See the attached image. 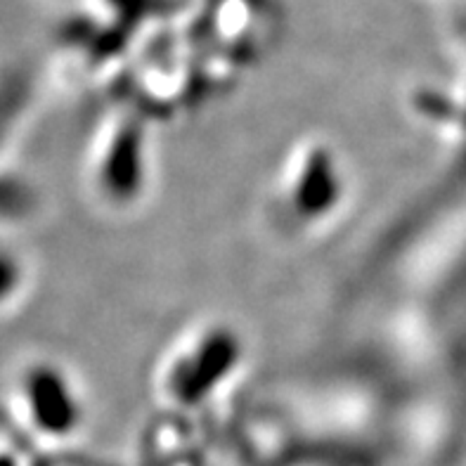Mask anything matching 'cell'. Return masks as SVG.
<instances>
[{
	"label": "cell",
	"mask_w": 466,
	"mask_h": 466,
	"mask_svg": "<svg viewBox=\"0 0 466 466\" xmlns=\"http://www.w3.org/2000/svg\"><path fill=\"white\" fill-rule=\"evenodd\" d=\"M0 466H19L17 460L12 455H5V452H0Z\"/></svg>",
	"instance_id": "obj_5"
},
{
	"label": "cell",
	"mask_w": 466,
	"mask_h": 466,
	"mask_svg": "<svg viewBox=\"0 0 466 466\" xmlns=\"http://www.w3.org/2000/svg\"><path fill=\"white\" fill-rule=\"evenodd\" d=\"M237 341L225 329H204L189 339L166 370V390L176 398L199 400L208 396L237 362Z\"/></svg>",
	"instance_id": "obj_1"
},
{
	"label": "cell",
	"mask_w": 466,
	"mask_h": 466,
	"mask_svg": "<svg viewBox=\"0 0 466 466\" xmlns=\"http://www.w3.org/2000/svg\"><path fill=\"white\" fill-rule=\"evenodd\" d=\"M282 185L287 208L299 218L315 220L327 216L341 195V177L334 154L325 147L303 149L291 159Z\"/></svg>",
	"instance_id": "obj_2"
},
{
	"label": "cell",
	"mask_w": 466,
	"mask_h": 466,
	"mask_svg": "<svg viewBox=\"0 0 466 466\" xmlns=\"http://www.w3.org/2000/svg\"><path fill=\"white\" fill-rule=\"evenodd\" d=\"M15 282H17V266H15V260L0 254V296H5L7 291H12Z\"/></svg>",
	"instance_id": "obj_4"
},
{
	"label": "cell",
	"mask_w": 466,
	"mask_h": 466,
	"mask_svg": "<svg viewBox=\"0 0 466 466\" xmlns=\"http://www.w3.org/2000/svg\"><path fill=\"white\" fill-rule=\"evenodd\" d=\"M24 398L31 421L43 436H69L81 420L76 393L62 372L55 367H35L26 374Z\"/></svg>",
	"instance_id": "obj_3"
}]
</instances>
